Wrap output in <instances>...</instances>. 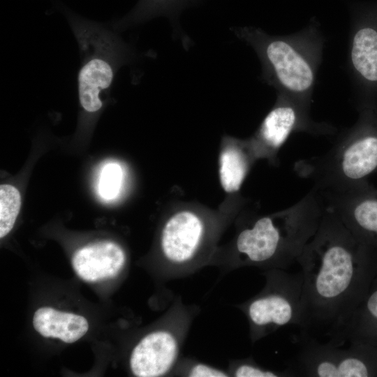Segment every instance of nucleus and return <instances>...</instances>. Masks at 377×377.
I'll list each match as a JSON object with an SVG mask.
<instances>
[{"instance_id":"nucleus-13","label":"nucleus","mask_w":377,"mask_h":377,"mask_svg":"<svg viewBox=\"0 0 377 377\" xmlns=\"http://www.w3.org/2000/svg\"><path fill=\"white\" fill-rule=\"evenodd\" d=\"M125 261V253L119 245L101 241L76 251L72 258V265L81 279L96 282L117 276Z\"/></svg>"},{"instance_id":"nucleus-16","label":"nucleus","mask_w":377,"mask_h":377,"mask_svg":"<svg viewBox=\"0 0 377 377\" xmlns=\"http://www.w3.org/2000/svg\"><path fill=\"white\" fill-rule=\"evenodd\" d=\"M200 0H139L133 9L114 22L113 30L124 31L158 16L168 17L176 24L181 12Z\"/></svg>"},{"instance_id":"nucleus-5","label":"nucleus","mask_w":377,"mask_h":377,"mask_svg":"<svg viewBox=\"0 0 377 377\" xmlns=\"http://www.w3.org/2000/svg\"><path fill=\"white\" fill-rule=\"evenodd\" d=\"M77 42L81 65L77 75L80 105L89 115L98 113L110 94L116 74L133 57L131 47L105 25L62 7Z\"/></svg>"},{"instance_id":"nucleus-10","label":"nucleus","mask_w":377,"mask_h":377,"mask_svg":"<svg viewBox=\"0 0 377 377\" xmlns=\"http://www.w3.org/2000/svg\"><path fill=\"white\" fill-rule=\"evenodd\" d=\"M320 193L325 205L353 235L372 251H377V188L369 184L346 193Z\"/></svg>"},{"instance_id":"nucleus-2","label":"nucleus","mask_w":377,"mask_h":377,"mask_svg":"<svg viewBox=\"0 0 377 377\" xmlns=\"http://www.w3.org/2000/svg\"><path fill=\"white\" fill-rule=\"evenodd\" d=\"M324 210L322 195L313 188L288 208L257 218L237 237L240 263L283 269L297 263L317 231Z\"/></svg>"},{"instance_id":"nucleus-19","label":"nucleus","mask_w":377,"mask_h":377,"mask_svg":"<svg viewBox=\"0 0 377 377\" xmlns=\"http://www.w3.org/2000/svg\"><path fill=\"white\" fill-rule=\"evenodd\" d=\"M233 375L237 377H293V372L289 369L284 371H275L262 368L252 362L239 364L235 369Z\"/></svg>"},{"instance_id":"nucleus-11","label":"nucleus","mask_w":377,"mask_h":377,"mask_svg":"<svg viewBox=\"0 0 377 377\" xmlns=\"http://www.w3.org/2000/svg\"><path fill=\"white\" fill-rule=\"evenodd\" d=\"M205 234L204 222L195 212L182 210L173 214L161 234V245L165 258L176 265L188 264L198 253Z\"/></svg>"},{"instance_id":"nucleus-6","label":"nucleus","mask_w":377,"mask_h":377,"mask_svg":"<svg viewBox=\"0 0 377 377\" xmlns=\"http://www.w3.org/2000/svg\"><path fill=\"white\" fill-rule=\"evenodd\" d=\"M348 67L357 110H377V0L351 7Z\"/></svg>"},{"instance_id":"nucleus-20","label":"nucleus","mask_w":377,"mask_h":377,"mask_svg":"<svg viewBox=\"0 0 377 377\" xmlns=\"http://www.w3.org/2000/svg\"><path fill=\"white\" fill-rule=\"evenodd\" d=\"M188 376L193 377H225L228 375L225 372L205 364H198L190 370Z\"/></svg>"},{"instance_id":"nucleus-14","label":"nucleus","mask_w":377,"mask_h":377,"mask_svg":"<svg viewBox=\"0 0 377 377\" xmlns=\"http://www.w3.org/2000/svg\"><path fill=\"white\" fill-rule=\"evenodd\" d=\"M33 325L43 337L59 339L66 343L77 341L89 329L84 317L51 307H41L36 310Z\"/></svg>"},{"instance_id":"nucleus-4","label":"nucleus","mask_w":377,"mask_h":377,"mask_svg":"<svg viewBox=\"0 0 377 377\" xmlns=\"http://www.w3.org/2000/svg\"><path fill=\"white\" fill-rule=\"evenodd\" d=\"M359 112L357 121L325 154L300 160L295 170L320 192L355 191L369 185L377 170V110Z\"/></svg>"},{"instance_id":"nucleus-7","label":"nucleus","mask_w":377,"mask_h":377,"mask_svg":"<svg viewBox=\"0 0 377 377\" xmlns=\"http://www.w3.org/2000/svg\"><path fill=\"white\" fill-rule=\"evenodd\" d=\"M266 278L264 290L244 307L253 340L283 326L300 327L302 322L301 271L290 273L283 269H272Z\"/></svg>"},{"instance_id":"nucleus-1","label":"nucleus","mask_w":377,"mask_h":377,"mask_svg":"<svg viewBox=\"0 0 377 377\" xmlns=\"http://www.w3.org/2000/svg\"><path fill=\"white\" fill-rule=\"evenodd\" d=\"M373 252L325 204L317 231L297 259L302 275L301 333L330 339L345 324L362 300Z\"/></svg>"},{"instance_id":"nucleus-17","label":"nucleus","mask_w":377,"mask_h":377,"mask_svg":"<svg viewBox=\"0 0 377 377\" xmlns=\"http://www.w3.org/2000/svg\"><path fill=\"white\" fill-rule=\"evenodd\" d=\"M21 206L19 191L10 184L0 186V237L12 230Z\"/></svg>"},{"instance_id":"nucleus-12","label":"nucleus","mask_w":377,"mask_h":377,"mask_svg":"<svg viewBox=\"0 0 377 377\" xmlns=\"http://www.w3.org/2000/svg\"><path fill=\"white\" fill-rule=\"evenodd\" d=\"M177 353V341L172 333L154 332L135 346L130 357V367L138 377L160 376L170 369Z\"/></svg>"},{"instance_id":"nucleus-3","label":"nucleus","mask_w":377,"mask_h":377,"mask_svg":"<svg viewBox=\"0 0 377 377\" xmlns=\"http://www.w3.org/2000/svg\"><path fill=\"white\" fill-rule=\"evenodd\" d=\"M256 52L262 65V80L277 93L311 103L324 39L316 20L301 31L272 36L254 27L230 29Z\"/></svg>"},{"instance_id":"nucleus-15","label":"nucleus","mask_w":377,"mask_h":377,"mask_svg":"<svg viewBox=\"0 0 377 377\" xmlns=\"http://www.w3.org/2000/svg\"><path fill=\"white\" fill-rule=\"evenodd\" d=\"M256 158L250 140H230L219 158V177L225 191L239 190L249 170Z\"/></svg>"},{"instance_id":"nucleus-9","label":"nucleus","mask_w":377,"mask_h":377,"mask_svg":"<svg viewBox=\"0 0 377 377\" xmlns=\"http://www.w3.org/2000/svg\"><path fill=\"white\" fill-rule=\"evenodd\" d=\"M360 346L351 343L343 348L301 333L297 353L288 369L295 376L367 377L371 369Z\"/></svg>"},{"instance_id":"nucleus-8","label":"nucleus","mask_w":377,"mask_h":377,"mask_svg":"<svg viewBox=\"0 0 377 377\" xmlns=\"http://www.w3.org/2000/svg\"><path fill=\"white\" fill-rule=\"evenodd\" d=\"M311 103L277 93L274 105L250 139L256 157L275 161L280 148L295 133L304 132L315 135L334 134L336 130L334 126L316 122L311 118Z\"/></svg>"},{"instance_id":"nucleus-18","label":"nucleus","mask_w":377,"mask_h":377,"mask_svg":"<svg viewBox=\"0 0 377 377\" xmlns=\"http://www.w3.org/2000/svg\"><path fill=\"white\" fill-rule=\"evenodd\" d=\"M122 177V169L118 163L106 164L98 180V191L100 196L106 200L115 198L119 193Z\"/></svg>"}]
</instances>
